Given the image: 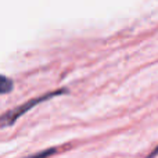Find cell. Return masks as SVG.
<instances>
[{"label": "cell", "instance_id": "3957f363", "mask_svg": "<svg viewBox=\"0 0 158 158\" xmlns=\"http://www.w3.org/2000/svg\"><path fill=\"white\" fill-rule=\"evenodd\" d=\"M56 153V148H52V150H46V151H42V153H38L36 156H50V154Z\"/></svg>", "mask_w": 158, "mask_h": 158}, {"label": "cell", "instance_id": "7a4b0ae2", "mask_svg": "<svg viewBox=\"0 0 158 158\" xmlns=\"http://www.w3.org/2000/svg\"><path fill=\"white\" fill-rule=\"evenodd\" d=\"M14 89V82L10 78L0 75V94H7Z\"/></svg>", "mask_w": 158, "mask_h": 158}, {"label": "cell", "instance_id": "6da1fadb", "mask_svg": "<svg viewBox=\"0 0 158 158\" xmlns=\"http://www.w3.org/2000/svg\"><path fill=\"white\" fill-rule=\"evenodd\" d=\"M67 92H68L67 89L53 90L52 93H47V94H43V96H40V97L32 98V100L27 101V103H22L21 106H18V107H15V108L10 110V111H7L6 114H3L2 117H0V129L7 128V126H11L17 119H18V118H21L25 112L29 111V110H32L33 107L39 106L40 103L50 100V98H53V97H57V96H60V94H65Z\"/></svg>", "mask_w": 158, "mask_h": 158}]
</instances>
